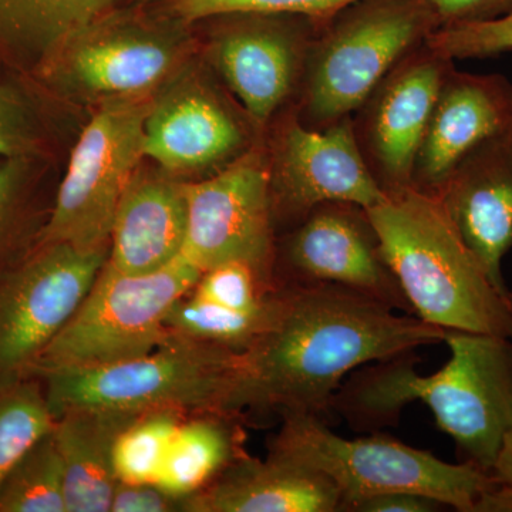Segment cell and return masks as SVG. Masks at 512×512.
I'll return each mask as SVG.
<instances>
[{"label": "cell", "instance_id": "6da1fadb", "mask_svg": "<svg viewBox=\"0 0 512 512\" xmlns=\"http://www.w3.org/2000/svg\"><path fill=\"white\" fill-rule=\"evenodd\" d=\"M397 312L343 286H275L271 319L242 352L231 412L325 420L359 367L446 339L447 329Z\"/></svg>", "mask_w": 512, "mask_h": 512}, {"label": "cell", "instance_id": "7a4b0ae2", "mask_svg": "<svg viewBox=\"0 0 512 512\" xmlns=\"http://www.w3.org/2000/svg\"><path fill=\"white\" fill-rule=\"evenodd\" d=\"M444 343L450 359L433 375L417 372L414 350L359 367L333 397L332 413L376 433L420 402L466 461L491 473L512 427V339L448 330Z\"/></svg>", "mask_w": 512, "mask_h": 512}, {"label": "cell", "instance_id": "3957f363", "mask_svg": "<svg viewBox=\"0 0 512 512\" xmlns=\"http://www.w3.org/2000/svg\"><path fill=\"white\" fill-rule=\"evenodd\" d=\"M380 249L416 318L512 339V311L437 194L404 187L367 210Z\"/></svg>", "mask_w": 512, "mask_h": 512}, {"label": "cell", "instance_id": "277c9868", "mask_svg": "<svg viewBox=\"0 0 512 512\" xmlns=\"http://www.w3.org/2000/svg\"><path fill=\"white\" fill-rule=\"evenodd\" d=\"M242 352L170 333L146 355L40 375L53 417L70 409L231 412Z\"/></svg>", "mask_w": 512, "mask_h": 512}, {"label": "cell", "instance_id": "5b68a950", "mask_svg": "<svg viewBox=\"0 0 512 512\" xmlns=\"http://www.w3.org/2000/svg\"><path fill=\"white\" fill-rule=\"evenodd\" d=\"M268 456L329 478L342 498V511L373 495L412 491L444 507L474 512L478 497L495 483L493 474L470 461L447 463L379 431L345 439L311 414L285 416L269 441Z\"/></svg>", "mask_w": 512, "mask_h": 512}, {"label": "cell", "instance_id": "8992f818", "mask_svg": "<svg viewBox=\"0 0 512 512\" xmlns=\"http://www.w3.org/2000/svg\"><path fill=\"white\" fill-rule=\"evenodd\" d=\"M440 28L429 0H356L313 40L303 73V113L313 127L352 116L394 67Z\"/></svg>", "mask_w": 512, "mask_h": 512}, {"label": "cell", "instance_id": "52a82bcc", "mask_svg": "<svg viewBox=\"0 0 512 512\" xmlns=\"http://www.w3.org/2000/svg\"><path fill=\"white\" fill-rule=\"evenodd\" d=\"M181 25L109 9L67 36L28 77L43 96L72 103L151 96L190 53Z\"/></svg>", "mask_w": 512, "mask_h": 512}, {"label": "cell", "instance_id": "ba28073f", "mask_svg": "<svg viewBox=\"0 0 512 512\" xmlns=\"http://www.w3.org/2000/svg\"><path fill=\"white\" fill-rule=\"evenodd\" d=\"M201 274L183 256L146 275L123 274L106 262L79 311L30 373L40 376L146 355L170 336L168 313L194 289Z\"/></svg>", "mask_w": 512, "mask_h": 512}, {"label": "cell", "instance_id": "9c48e42d", "mask_svg": "<svg viewBox=\"0 0 512 512\" xmlns=\"http://www.w3.org/2000/svg\"><path fill=\"white\" fill-rule=\"evenodd\" d=\"M153 99L151 94L99 104L74 144L37 244L67 242L82 248L110 245L121 197L146 160L144 123Z\"/></svg>", "mask_w": 512, "mask_h": 512}, {"label": "cell", "instance_id": "30bf717a", "mask_svg": "<svg viewBox=\"0 0 512 512\" xmlns=\"http://www.w3.org/2000/svg\"><path fill=\"white\" fill-rule=\"evenodd\" d=\"M109 254L110 245L36 244L0 282V386L32 372L79 311Z\"/></svg>", "mask_w": 512, "mask_h": 512}, {"label": "cell", "instance_id": "8fae6325", "mask_svg": "<svg viewBox=\"0 0 512 512\" xmlns=\"http://www.w3.org/2000/svg\"><path fill=\"white\" fill-rule=\"evenodd\" d=\"M188 227L183 258L201 272L244 262L275 288V222L268 156L252 148L234 163L185 181Z\"/></svg>", "mask_w": 512, "mask_h": 512}, {"label": "cell", "instance_id": "7c38bea8", "mask_svg": "<svg viewBox=\"0 0 512 512\" xmlns=\"http://www.w3.org/2000/svg\"><path fill=\"white\" fill-rule=\"evenodd\" d=\"M268 165L274 222L298 224L326 202L369 210L386 200L350 117L320 128L292 117L279 128Z\"/></svg>", "mask_w": 512, "mask_h": 512}, {"label": "cell", "instance_id": "4fadbf2b", "mask_svg": "<svg viewBox=\"0 0 512 512\" xmlns=\"http://www.w3.org/2000/svg\"><path fill=\"white\" fill-rule=\"evenodd\" d=\"M212 35L207 57L255 127H264L302 82L325 23L296 15L235 13Z\"/></svg>", "mask_w": 512, "mask_h": 512}, {"label": "cell", "instance_id": "5bb4252c", "mask_svg": "<svg viewBox=\"0 0 512 512\" xmlns=\"http://www.w3.org/2000/svg\"><path fill=\"white\" fill-rule=\"evenodd\" d=\"M282 261L288 279L276 286H343L413 315L384 261L369 214L359 205L326 202L313 208L286 238Z\"/></svg>", "mask_w": 512, "mask_h": 512}, {"label": "cell", "instance_id": "9a60e30c", "mask_svg": "<svg viewBox=\"0 0 512 512\" xmlns=\"http://www.w3.org/2000/svg\"><path fill=\"white\" fill-rule=\"evenodd\" d=\"M247 120L201 77L178 72L154 94L144 156L181 180L217 173L254 148Z\"/></svg>", "mask_w": 512, "mask_h": 512}, {"label": "cell", "instance_id": "2e32d148", "mask_svg": "<svg viewBox=\"0 0 512 512\" xmlns=\"http://www.w3.org/2000/svg\"><path fill=\"white\" fill-rule=\"evenodd\" d=\"M451 69L453 60L424 43L404 57L363 104L366 153L384 191L412 185L417 154Z\"/></svg>", "mask_w": 512, "mask_h": 512}, {"label": "cell", "instance_id": "e0dca14e", "mask_svg": "<svg viewBox=\"0 0 512 512\" xmlns=\"http://www.w3.org/2000/svg\"><path fill=\"white\" fill-rule=\"evenodd\" d=\"M512 126V84L501 74L448 72L413 170V187L439 194L450 175L488 138Z\"/></svg>", "mask_w": 512, "mask_h": 512}, {"label": "cell", "instance_id": "ac0fdd59", "mask_svg": "<svg viewBox=\"0 0 512 512\" xmlns=\"http://www.w3.org/2000/svg\"><path fill=\"white\" fill-rule=\"evenodd\" d=\"M437 195L495 288L508 295L503 259L512 248V126L474 148Z\"/></svg>", "mask_w": 512, "mask_h": 512}, {"label": "cell", "instance_id": "d6986e66", "mask_svg": "<svg viewBox=\"0 0 512 512\" xmlns=\"http://www.w3.org/2000/svg\"><path fill=\"white\" fill-rule=\"evenodd\" d=\"M187 227L185 180L141 164L114 215L107 262L128 275L160 271L183 256Z\"/></svg>", "mask_w": 512, "mask_h": 512}, {"label": "cell", "instance_id": "ffe728a7", "mask_svg": "<svg viewBox=\"0 0 512 512\" xmlns=\"http://www.w3.org/2000/svg\"><path fill=\"white\" fill-rule=\"evenodd\" d=\"M181 511L336 512L342 511V498L318 471L244 454L207 487L184 498Z\"/></svg>", "mask_w": 512, "mask_h": 512}, {"label": "cell", "instance_id": "44dd1931", "mask_svg": "<svg viewBox=\"0 0 512 512\" xmlns=\"http://www.w3.org/2000/svg\"><path fill=\"white\" fill-rule=\"evenodd\" d=\"M141 414L70 409L56 417L52 431L62 457L67 512H110L120 483L117 441Z\"/></svg>", "mask_w": 512, "mask_h": 512}, {"label": "cell", "instance_id": "7402d4cb", "mask_svg": "<svg viewBox=\"0 0 512 512\" xmlns=\"http://www.w3.org/2000/svg\"><path fill=\"white\" fill-rule=\"evenodd\" d=\"M114 0H0V62L29 76L67 36Z\"/></svg>", "mask_w": 512, "mask_h": 512}, {"label": "cell", "instance_id": "603a6c76", "mask_svg": "<svg viewBox=\"0 0 512 512\" xmlns=\"http://www.w3.org/2000/svg\"><path fill=\"white\" fill-rule=\"evenodd\" d=\"M235 416L207 413L183 421L171 441L156 484L184 500L207 487L244 456L241 431L232 423Z\"/></svg>", "mask_w": 512, "mask_h": 512}, {"label": "cell", "instance_id": "cb8c5ba5", "mask_svg": "<svg viewBox=\"0 0 512 512\" xmlns=\"http://www.w3.org/2000/svg\"><path fill=\"white\" fill-rule=\"evenodd\" d=\"M274 291L258 308L248 311L225 308L190 292L175 303L167 316V328L175 335L244 352L264 332L272 311Z\"/></svg>", "mask_w": 512, "mask_h": 512}, {"label": "cell", "instance_id": "d4e9b609", "mask_svg": "<svg viewBox=\"0 0 512 512\" xmlns=\"http://www.w3.org/2000/svg\"><path fill=\"white\" fill-rule=\"evenodd\" d=\"M52 430L20 457L3 480L0 512H67L62 457Z\"/></svg>", "mask_w": 512, "mask_h": 512}, {"label": "cell", "instance_id": "484cf974", "mask_svg": "<svg viewBox=\"0 0 512 512\" xmlns=\"http://www.w3.org/2000/svg\"><path fill=\"white\" fill-rule=\"evenodd\" d=\"M40 97L28 76L0 80V158L46 157L49 130Z\"/></svg>", "mask_w": 512, "mask_h": 512}, {"label": "cell", "instance_id": "4316f807", "mask_svg": "<svg viewBox=\"0 0 512 512\" xmlns=\"http://www.w3.org/2000/svg\"><path fill=\"white\" fill-rule=\"evenodd\" d=\"M46 394L37 384L0 386V485L20 457L53 429Z\"/></svg>", "mask_w": 512, "mask_h": 512}, {"label": "cell", "instance_id": "83f0119b", "mask_svg": "<svg viewBox=\"0 0 512 512\" xmlns=\"http://www.w3.org/2000/svg\"><path fill=\"white\" fill-rule=\"evenodd\" d=\"M183 414L177 410L143 413L121 433L114 456L120 481L157 483Z\"/></svg>", "mask_w": 512, "mask_h": 512}, {"label": "cell", "instance_id": "f1b7e54d", "mask_svg": "<svg viewBox=\"0 0 512 512\" xmlns=\"http://www.w3.org/2000/svg\"><path fill=\"white\" fill-rule=\"evenodd\" d=\"M43 158H0V259L26 237Z\"/></svg>", "mask_w": 512, "mask_h": 512}, {"label": "cell", "instance_id": "f546056e", "mask_svg": "<svg viewBox=\"0 0 512 512\" xmlns=\"http://www.w3.org/2000/svg\"><path fill=\"white\" fill-rule=\"evenodd\" d=\"M356 0H173L175 18L183 23L235 13L305 16L326 23Z\"/></svg>", "mask_w": 512, "mask_h": 512}, {"label": "cell", "instance_id": "4dcf8cb0", "mask_svg": "<svg viewBox=\"0 0 512 512\" xmlns=\"http://www.w3.org/2000/svg\"><path fill=\"white\" fill-rule=\"evenodd\" d=\"M274 286L244 262H227L202 272L192 293L225 308L248 311L258 308Z\"/></svg>", "mask_w": 512, "mask_h": 512}, {"label": "cell", "instance_id": "1f68e13d", "mask_svg": "<svg viewBox=\"0 0 512 512\" xmlns=\"http://www.w3.org/2000/svg\"><path fill=\"white\" fill-rule=\"evenodd\" d=\"M426 43L450 60L500 55L512 50V12L490 22L437 29Z\"/></svg>", "mask_w": 512, "mask_h": 512}, {"label": "cell", "instance_id": "d6a6232c", "mask_svg": "<svg viewBox=\"0 0 512 512\" xmlns=\"http://www.w3.org/2000/svg\"><path fill=\"white\" fill-rule=\"evenodd\" d=\"M429 3L440 28L490 22L512 12V0H429Z\"/></svg>", "mask_w": 512, "mask_h": 512}, {"label": "cell", "instance_id": "836d02e7", "mask_svg": "<svg viewBox=\"0 0 512 512\" xmlns=\"http://www.w3.org/2000/svg\"><path fill=\"white\" fill-rule=\"evenodd\" d=\"M183 500L174 497L156 483L117 484L110 512H173L181 511Z\"/></svg>", "mask_w": 512, "mask_h": 512}, {"label": "cell", "instance_id": "e575fe53", "mask_svg": "<svg viewBox=\"0 0 512 512\" xmlns=\"http://www.w3.org/2000/svg\"><path fill=\"white\" fill-rule=\"evenodd\" d=\"M444 507L440 501L412 491H392L373 495L350 507L353 512H434Z\"/></svg>", "mask_w": 512, "mask_h": 512}, {"label": "cell", "instance_id": "d590c367", "mask_svg": "<svg viewBox=\"0 0 512 512\" xmlns=\"http://www.w3.org/2000/svg\"><path fill=\"white\" fill-rule=\"evenodd\" d=\"M474 512H512V485L495 480L478 497Z\"/></svg>", "mask_w": 512, "mask_h": 512}, {"label": "cell", "instance_id": "8d00e7d4", "mask_svg": "<svg viewBox=\"0 0 512 512\" xmlns=\"http://www.w3.org/2000/svg\"><path fill=\"white\" fill-rule=\"evenodd\" d=\"M491 474L495 480L512 485V427L505 436Z\"/></svg>", "mask_w": 512, "mask_h": 512}, {"label": "cell", "instance_id": "74e56055", "mask_svg": "<svg viewBox=\"0 0 512 512\" xmlns=\"http://www.w3.org/2000/svg\"><path fill=\"white\" fill-rule=\"evenodd\" d=\"M507 298H508V303H510V308L512 311V291H508Z\"/></svg>", "mask_w": 512, "mask_h": 512}, {"label": "cell", "instance_id": "f35d334b", "mask_svg": "<svg viewBox=\"0 0 512 512\" xmlns=\"http://www.w3.org/2000/svg\"><path fill=\"white\" fill-rule=\"evenodd\" d=\"M2 67H3V64H2V62H0V80H2V77H3Z\"/></svg>", "mask_w": 512, "mask_h": 512}]
</instances>
